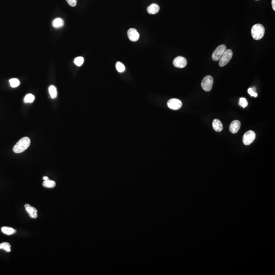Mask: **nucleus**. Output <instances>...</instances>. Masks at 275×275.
Masks as SVG:
<instances>
[{"instance_id":"412c9836","label":"nucleus","mask_w":275,"mask_h":275,"mask_svg":"<svg viewBox=\"0 0 275 275\" xmlns=\"http://www.w3.org/2000/svg\"><path fill=\"white\" fill-rule=\"evenodd\" d=\"M10 86L12 88L17 87L20 85V82L19 80L16 78H13L9 80Z\"/></svg>"},{"instance_id":"393cba45","label":"nucleus","mask_w":275,"mask_h":275,"mask_svg":"<svg viewBox=\"0 0 275 275\" xmlns=\"http://www.w3.org/2000/svg\"><path fill=\"white\" fill-rule=\"evenodd\" d=\"M66 1L71 7L76 6L77 3V0H66Z\"/></svg>"},{"instance_id":"c85d7f7f","label":"nucleus","mask_w":275,"mask_h":275,"mask_svg":"<svg viewBox=\"0 0 275 275\" xmlns=\"http://www.w3.org/2000/svg\"><path fill=\"white\" fill-rule=\"evenodd\" d=\"M256 1H258V0H256Z\"/></svg>"},{"instance_id":"4468645a","label":"nucleus","mask_w":275,"mask_h":275,"mask_svg":"<svg viewBox=\"0 0 275 275\" xmlns=\"http://www.w3.org/2000/svg\"><path fill=\"white\" fill-rule=\"evenodd\" d=\"M26 210L29 214L30 217L35 219L37 217V210L34 207L31 206L26 208Z\"/></svg>"},{"instance_id":"5701e85b","label":"nucleus","mask_w":275,"mask_h":275,"mask_svg":"<svg viewBox=\"0 0 275 275\" xmlns=\"http://www.w3.org/2000/svg\"><path fill=\"white\" fill-rule=\"evenodd\" d=\"M239 105L241 107H242V108L246 107H247L248 105V103L247 101V99H245V98H244V97H242L240 99H239Z\"/></svg>"},{"instance_id":"0eeeda50","label":"nucleus","mask_w":275,"mask_h":275,"mask_svg":"<svg viewBox=\"0 0 275 275\" xmlns=\"http://www.w3.org/2000/svg\"><path fill=\"white\" fill-rule=\"evenodd\" d=\"M167 105L170 109L174 110H177L182 107L183 104L180 99L173 98L168 101Z\"/></svg>"},{"instance_id":"aec40b11","label":"nucleus","mask_w":275,"mask_h":275,"mask_svg":"<svg viewBox=\"0 0 275 275\" xmlns=\"http://www.w3.org/2000/svg\"><path fill=\"white\" fill-rule=\"evenodd\" d=\"M116 68L119 73H123L125 70V66L123 64H122V63L120 62H117L116 63Z\"/></svg>"},{"instance_id":"4be33fe9","label":"nucleus","mask_w":275,"mask_h":275,"mask_svg":"<svg viewBox=\"0 0 275 275\" xmlns=\"http://www.w3.org/2000/svg\"><path fill=\"white\" fill-rule=\"evenodd\" d=\"M84 59L82 57H77L74 59V64L77 66H81L84 63Z\"/></svg>"},{"instance_id":"6e6552de","label":"nucleus","mask_w":275,"mask_h":275,"mask_svg":"<svg viewBox=\"0 0 275 275\" xmlns=\"http://www.w3.org/2000/svg\"><path fill=\"white\" fill-rule=\"evenodd\" d=\"M187 64V61L186 58L182 56H178L175 58L173 61V65L176 67L183 68L186 66Z\"/></svg>"},{"instance_id":"6ab92c4d","label":"nucleus","mask_w":275,"mask_h":275,"mask_svg":"<svg viewBox=\"0 0 275 275\" xmlns=\"http://www.w3.org/2000/svg\"><path fill=\"white\" fill-rule=\"evenodd\" d=\"M0 249H3L6 252H11V245L8 242H3L0 244Z\"/></svg>"},{"instance_id":"9b49d317","label":"nucleus","mask_w":275,"mask_h":275,"mask_svg":"<svg viewBox=\"0 0 275 275\" xmlns=\"http://www.w3.org/2000/svg\"><path fill=\"white\" fill-rule=\"evenodd\" d=\"M160 10V7L157 4H152L147 8L148 13L151 14H155L158 13Z\"/></svg>"},{"instance_id":"f257e3e1","label":"nucleus","mask_w":275,"mask_h":275,"mask_svg":"<svg viewBox=\"0 0 275 275\" xmlns=\"http://www.w3.org/2000/svg\"><path fill=\"white\" fill-rule=\"evenodd\" d=\"M31 143L30 138L27 137H23L20 139L13 148L15 153H22L28 148Z\"/></svg>"},{"instance_id":"ddd939ff","label":"nucleus","mask_w":275,"mask_h":275,"mask_svg":"<svg viewBox=\"0 0 275 275\" xmlns=\"http://www.w3.org/2000/svg\"><path fill=\"white\" fill-rule=\"evenodd\" d=\"M64 20L61 18H55L52 23L53 27L56 29L61 28L64 26Z\"/></svg>"},{"instance_id":"bb28decb","label":"nucleus","mask_w":275,"mask_h":275,"mask_svg":"<svg viewBox=\"0 0 275 275\" xmlns=\"http://www.w3.org/2000/svg\"><path fill=\"white\" fill-rule=\"evenodd\" d=\"M43 180H49V179H48V177H47V176H44L43 177Z\"/></svg>"},{"instance_id":"2eb2a0df","label":"nucleus","mask_w":275,"mask_h":275,"mask_svg":"<svg viewBox=\"0 0 275 275\" xmlns=\"http://www.w3.org/2000/svg\"><path fill=\"white\" fill-rule=\"evenodd\" d=\"M48 92L52 99L56 98L57 96V90L55 86L53 85L50 86L48 88Z\"/></svg>"},{"instance_id":"f8f14e48","label":"nucleus","mask_w":275,"mask_h":275,"mask_svg":"<svg viewBox=\"0 0 275 275\" xmlns=\"http://www.w3.org/2000/svg\"><path fill=\"white\" fill-rule=\"evenodd\" d=\"M213 128L216 132H220L223 130V127L222 122L217 119H214L213 122Z\"/></svg>"},{"instance_id":"a211bd4d","label":"nucleus","mask_w":275,"mask_h":275,"mask_svg":"<svg viewBox=\"0 0 275 275\" xmlns=\"http://www.w3.org/2000/svg\"><path fill=\"white\" fill-rule=\"evenodd\" d=\"M35 100V96L32 94L29 93L27 94L24 98V102L25 103H32Z\"/></svg>"},{"instance_id":"7ed1b4c3","label":"nucleus","mask_w":275,"mask_h":275,"mask_svg":"<svg viewBox=\"0 0 275 275\" xmlns=\"http://www.w3.org/2000/svg\"><path fill=\"white\" fill-rule=\"evenodd\" d=\"M214 79L211 76H206L203 79L201 82V87L205 91L209 92L213 88Z\"/></svg>"},{"instance_id":"1a4fd4ad","label":"nucleus","mask_w":275,"mask_h":275,"mask_svg":"<svg viewBox=\"0 0 275 275\" xmlns=\"http://www.w3.org/2000/svg\"><path fill=\"white\" fill-rule=\"evenodd\" d=\"M127 35L130 41H133V42H135V41L138 40L139 37H140V35H139L138 32L135 29H133V28H131L128 30Z\"/></svg>"},{"instance_id":"dca6fc26","label":"nucleus","mask_w":275,"mask_h":275,"mask_svg":"<svg viewBox=\"0 0 275 275\" xmlns=\"http://www.w3.org/2000/svg\"><path fill=\"white\" fill-rule=\"evenodd\" d=\"M1 230H2V232L3 233L6 234V235H8V236H10V235H11V234H14L16 232V230L13 229L12 228L8 227H2Z\"/></svg>"},{"instance_id":"9d476101","label":"nucleus","mask_w":275,"mask_h":275,"mask_svg":"<svg viewBox=\"0 0 275 275\" xmlns=\"http://www.w3.org/2000/svg\"><path fill=\"white\" fill-rule=\"evenodd\" d=\"M241 127V122L239 120L233 121L231 123L229 130L232 133H237Z\"/></svg>"},{"instance_id":"cd10ccee","label":"nucleus","mask_w":275,"mask_h":275,"mask_svg":"<svg viewBox=\"0 0 275 275\" xmlns=\"http://www.w3.org/2000/svg\"><path fill=\"white\" fill-rule=\"evenodd\" d=\"M30 206H31V205H30V204H26L25 205V208H28V207H30Z\"/></svg>"},{"instance_id":"423d86ee","label":"nucleus","mask_w":275,"mask_h":275,"mask_svg":"<svg viewBox=\"0 0 275 275\" xmlns=\"http://www.w3.org/2000/svg\"><path fill=\"white\" fill-rule=\"evenodd\" d=\"M256 138V134L253 130H249L244 135L242 138L243 143L245 145H250L253 142Z\"/></svg>"},{"instance_id":"39448f33","label":"nucleus","mask_w":275,"mask_h":275,"mask_svg":"<svg viewBox=\"0 0 275 275\" xmlns=\"http://www.w3.org/2000/svg\"><path fill=\"white\" fill-rule=\"evenodd\" d=\"M232 56L233 52L232 50L230 49L226 50L219 60V66L220 67H223L225 66L227 64L231 59Z\"/></svg>"},{"instance_id":"20e7f679","label":"nucleus","mask_w":275,"mask_h":275,"mask_svg":"<svg viewBox=\"0 0 275 275\" xmlns=\"http://www.w3.org/2000/svg\"><path fill=\"white\" fill-rule=\"evenodd\" d=\"M227 50L225 45H220L216 48L212 54V59L214 61H219L223 55Z\"/></svg>"},{"instance_id":"b1692460","label":"nucleus","mask_w":275,"mask_h":275,"mask_svg":"<svg viewBox=\"0 0 275 275\" xmlns=\"http://www.w3.org/2000/svg\"><path fill=\"white\" fill-rule=\"evenodd\" d=\"M248 92L251 96H253L254 97H257V95H258L257 93L255 92V91H254L253 90V89H252V88H250L248 89Z\"/></svg>"},{"instance_id":"a878e982","label":"nucleus","mask_w":275,"mask_h":275,"mask_svg":"<svg viewBox=\"0 0 275 275\" xmlns=\"http://www.w3.org/2000/svg\"><path fill=\"white\" fill-rule=\"evenodd\" d=\"M272 8L273 10L275 11V0H272Z\"/></svg>"},{"instance_id":"f3484780","label":"nucleus","mask_w":275,"mask_h":275,"mask_svg":"<svg viewBox=\"0 0 275 275\" xmlns=\"http://www.w3.org/2000/svg\"><path fill=\"white\" fill-rule=\"evenodd\" d=\"M43 186L45 188H54L56 186V183L53 180H48L44 181L43 183Z\"/></svg>"},{"instance_id":"f03ea898","label":"nucleus","mask_w":275,"mask_h":275,"mask_svg":"<svg viewBox=\"0 0 275 275\" xmlns=\"http://www.w3.org/2000/svg\"><path fill=\"white\" fill-rule=\"evenodd\" d=\"M265 33V28L264 26L257 23L252 27L251 34L254 39L258 40L262 39Z\"/></svg>"}]
</instances>
